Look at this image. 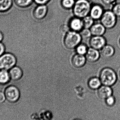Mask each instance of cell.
I'll return each instance as SVG.
<instances>
[{
    "label": "cell",
    "mask_w": 120,
    "mask_h": 120,
    "mask_svg": "<svg viewBox=\"0 0 120 120\" xmlns=\"http://www.w3.org/2000/svg\"><path fill=\"white\" fill-rule=\"evenodd\" d=\"M92 4L89 0H77L72 9L74 16L84 18L89 15Z\"/></svg>",
    "instance_id": "cell-1"
},
{
    "label": "cell",
    "mask_w": 120,
    "mask_h": 120,
    "mask_svg": "<svg viewBox=\"0 0 120 120\" xmlns=\"http://www.w3.org/2000/svg\"><path fill=\"white\" fill-rule=\"evenodd\" d=\"M99 79L103 85L112 86L117 82V75L112 68L106 67L100 72Z\"/></svg>",
    "instance_id": "cell-2"
},
{
    "label": "cell",
    "mask_w": 120,
    "mask_h": 120,
    "mask_svg": "<svg viewBox=\"0 0 120 120\" xmlns=\"http://www.w3.org/2000/svg\"><path fill=\"white\" fill-rule=\"evenodd\" d=\"M82 38L80 34L77 32L69 31L66 34L64 38V44L68 49H73L79 44Z\"/></svg>",
    "instance_id": "cell-3"
},
{
    "label": "cell",
    "mask_w": 120,
    "mask_h": 120,
    "mask_svg": "<svg viewBox=\"0 0 120 120\" xmlns=\"http://www.w3.org/2000/svg\"><path fill=\"white\" fill-rule=\"evenodd\" d=\"M16 63L17 59L13 54L4 53L0 57V70H10L15 66Z\"/></svg>",
    "instance_id": "cell-4"
},
{
    "label": "cell",
    "mask_w": 120,
    "mask_h": 120,
    "mask_svg": "<svg viewBox=\"0 0 120 120\" xmlns=\"http://www.w3.org/2000/svg\"><path fill=\"white\" fill-rule=\"evenodd\" d=\"M101 20V23L108 29L113 28L117 23V16L113 11H107L104 12Z\"/></svg>",
    "instance_id": "cell-5"
},
{
    "label": "cell",
    "mask_w": 120,
    "mask_h": 120,
    "mask_svg": "<svg viewBox=\"0 0 120 120\" xmlns=\"http://www.w3.org/2000/svg\"><path fill=\"white\" fill-rule=\"evenodd\" d=\"M6 98L10 103L17 102L20 97V92L18 88L14 85L7 87L4 91Z\"/></svg>",
    "instance_id": "cell-6"
},
{
    "label": "cell",
    "mask_w": 120,
    "mask_h": 120,
    "mask_svg": "<svg viewBox=\"0 0 120 120\" xmlns=\"http://www.w3.org/2000/svg\"><path fill=\"white\" fill-rule=\"evenodd\" d=\"M48 12L47 5H37L33 11L34 17L38 20L43 19L46 17Z\"/></svg>",
    "instance_id": "cell-7"
},
{
    "label": "cell",
    "mask_w": 120,
    "mask_h": 120,
    "mask_svg": "<svg viewBox=\"0 0 120 120\" xmlns=\"http://www.w3.org/2000/svg\"><path fill=\"white\" fill-rule=\"evenodd\" d=\"M90 44L91 48L101 50L106 45V39L103 36H94L90 39Z\"/></svg>",
    "instance_id": "cell-8"
},
{
    "label": "cell",
    "mask_w": 120,
    "mask_h": 120,
    "mask_svg": "<svg viewBox=\"0 0 120 120\" xmlns=\"http://www.w3.org/2000/svg\"><path fill=\"white\" fill-rule=\"evenodd\" d=\"M104 12L103 8L99 4H95L92 5L89 15L94 20L100 19Z\"/></svg>",
    "instance_id": "cell-9"
},
{
    "label": "cell",
    "mask_w": 120,
    "mask_h": 120,
    "mask_svg": "<svg viewBox=\"0 0 120 120\" xmlns=\"http://www.w3.org/2000/svg\"><path fill=\"white\" fill-rule=\"evenodd\" d=\"M98 95L101 99L105 100L106 98L112 96L113 91L110 86L103 85L98 89Z\"/></svg>",
    "instance_id": "cell-10"
},
{
    "label": "cell",
    "mask_w": 120,
    "mask_h": 120,
    "mask_svg": "<svg viewBox=\"0 0 120 120\" xmlns=\"http://www.w3.org/2000/svg\"><path fill=\"white\" fill-rule=\"evenodd\" d=\"M69 26L70 29L75 31H81L83 27L82 19L75 16L70 20Z\"/></svg>",
    "instance_id": "cell-11"
},
{
    "label": "cell",
    "mask_w": 120,
    "mask_h": 120,
    "mask_svg": "<svg viewBox=\"0 0 120 120\" xmlns=\"http://www.w3.org/2000/svg\"><path fill=\"white\" fill-rule=\"evenodd\" d=\"M86 55V60L91 63L96 62L100 58V54L99 51L98 50L92 48L88 49Z\"/></svg>",
    "instance_id": "cell-12"
},
{
    "label": "cell",
    "mask_w": 120,
    "mask_h": 120,
    "mask_svg": "<svg viewBox=\"0 0 120 120\" xmlns=\"http://www.w3.org/2000/svg\"><path fill=\"white\" fill-rule=\"evenodd\" d=\"M105 27L101 23L94 24L90 28L92 35L94 36H102L106 32Z\"/></svg>",
    "instance_id": "cell-13"
},
{
    "label": "cell",
    "mask_w": 120,
    "mask_h": 120,
    "mask_svg": "<svg viewBox=\"0 0 120 120\" xmlns=\"http://www.w3.org/2000/svg\"><path fill=\"white\" fill-rule=\"evenodd\" d=\"M11 79L13 81H17L21 79L23 75L22 70L20 67L15 66L9 71Z\"/></svg>",
    "instance_id": "cell-14"
},
{
    "label": "cell",
    "mask_w": 120,
    "mask_h": 120,
    "mask_svg": "<svg viewBox=\"0 0 120 120\" xmlns=\"http://www.w3.org/2000/svg\"><path fill=\"white\" fill-rule=\"evenodd\" d=\"M86 57L84 55L77 54L72 58V64L76 68H82L86 63Z\"/></svg>",
    "instance_id": "cell-15"
},
{
    "label": "cell",
    "mask_w": 120,
    "mask_h": 120,
    "mask_svg": "<svg viewBox=\"0 0 120 120\" xmlns=\"http://www.w3.org/2000/svg\"><path fill=\"white\" fill-rule=\"evenodd\" d=\"M101 53L104 58L105 59L110 58L115 54V49L111 45L106 44L101 50Z\"/></svg>",
    "instance_id": "cell-16"
},
{
    "label": "cell",
    "mask_w": 120,
    "mask_h": 120,
    "mask_svg": "<svg viewBox=\"0 0 120 120\" xmlns=\"http://www.w3.org/2000/svg\"><path fill=\"white\" fill-rule=\"evenodd\" d=\"M13 3V0H0V13L9 11L12 8Z\"/></svg>",
    "instance_id": "cell-17"
},
{
    "label": "cell",
    "mask_w": 120,
    "mask_h": 120,
    "mask_svg": "<svg viewBox=\"0 0 120 120\" xmlns=\"http://www.w3.org/2000/svg\"><path fill=\"white\" fill-rule=\"evenodd\" d=\"M100 79L96 77H94L90 79L88 82L89 87L92 90L98 89L101 86Z\"/></svg>",
    "instance_id": "cell-18"
},
{
    "label": "cell",
    "mask_w": 120,
    "mask_h": 120,
    "mask_svg": "<svg viewBox=\"0 0 120 120\" xmlns=\"http://www.w3.org/2000/svg\"><path fill=\"white\" fill-rule=\"evenodd\" d=\"M10 74L8 71H0V84H6L10 82Z\"/></svg>",
    "instance_id": "cell-19"
},
{
    "label": "cell",
    "mask_w": 120,
    "mask_h": 120,
    "mask_svg": "<svg viewBox=\"0 0 120 120\" xmlns=\"http://www.w3.org/2000/svg\"><path fill=\"white\" fill-rule=\"evenodd\" d=\"M15 4L21 8H26L31 6L34 2V0H14Z\"/></svg>",
    "instance_id": "cell-20"
},
{
    "label": "cell",
    "mask_w": 120,
    "mask_h": 120,
    "mask_svg": "<svg viewBox=\"0 0 120 120\" xmlns=\"http://www.w3.org/2000/svg\"><path fill=\"white\" fill-rule=\"evenodd\" d=\"M75 0H61V7L66 10H72L75 2Z\"/></svg>",
    "instance_id": "cell-21"
},
{
    "label": "cell",
    "mask_w": 120,
    "mask_h": 120,
    "mask_svg": "<svg viewBox=\"0 0 120 120\" xmlns=\"http://www.w3.org/2000/svg\"><path fill=\"white\" fill-rule=\"evenodd\" d=\"M83 27L86 29H90L94 25V20L89 15L82 18Z\"/></svg>",
    "instance_id": "cell-22"
},
{
    "label": "cell",
    "mask_w": 120,
    "mask_h": 120,
    "mask_svg": "<svg viewBox=\"0 0 120 120\" xmlns=\"http://www.w3.org/2000/svg\"><path fill=\"white\" fill-rule=\"evenodd\" d=\"M87 50V47L85 44H79L76 47V52L77 54L79 55H84L86 53Z\"/></svg>",
    "instance_id": "cell-23"
},
{
    "label": "cell",
    "mask_w": 120,
    "mask_h": 120,
    "mask_svg": "<svg viewBox=\"0 0 120 120\" xmlns=\"http://www.w3.org/2000/svg\"><path fill=\"white\" fill-rule=\"evenodd\" d=\"M80 36L82 38L87 39L90 38L92 34L90 30L89 29L84 28L80 31Z\"/></svg>",
    "instance_id": "cell-24"
},
{
    "label": "cell",
    "mask_w": 120,
    "mask_h": 120,
    "mask_svg": "<svg viewBox=\"0 0 120 120\" xmlns=\"http://www.w3.org/2000/svg\"><path fill=\"white\" fill-rule=\"evenodd\" d=\"M105 101L106 103L108 106H112L115 103V97L112 95L106 98Z\"/></svg>",
    "instance_id": "cell-25"
},
{
    "label": "cell",
    "mask_w": 120,
    "mask_h": 120,
    "mask_svg": "<svg viewBox=\"0 0 120 120\" xmlns=\"http://www.w3.org/2000/svg\"><path fill=\"white\" fill-rule=\"evenodd\" d=\"M112 11L117 17H120V3L117 4L114 6Z\"/></svg>",
    "instance_id": "cell-26"
},
{
    "label": "cell",
    "mask_w": 120,
    "mask_h": 120,
    "mask_svg": "<svg viewBox=\"0 0 120 120\" xmlns=\"http://www.w3.org/2000/svg\"><path fill=\"white\" fill-rule=\"evenodd\" d=\"M69 26L64 24L61 25L60 27V31L61 33L62 34H67V33L70 31V29Z\"/></svg>",
    "instance_id": "cell-27"
},
{
    "label": "cell",
    "mask_w": 120,
    "mask_h": 120,
    "mask_svg": "<svg viewBox=\"0 0 120 120\" xmlns=\"http://www.w3.org/2000/svg\"><path fill=\"white\" fill-rule=\"evenodd\" d=\"M51 0H34V2L37 5H47Z\"/></svg>",
    "instance_id": "cell-28"
},
{
    "label": "cell",
    "mask_w": 120,
    "mask_h": 120,
    "mask_svg": "<svg viewBox=\"0 0 120 120\" xmlns=\"http://www.w3.org/2000/svg\"><path fill=\"white\" fill-rule=\"evenodd\" d=\"M5 48L3 44L0 42V57L4 53Z\"/></svg>",
    "instance_id": "cell-29"
},
{
    "label": "cell",
    "mask_w": 120,
    "mask_h": 120,
    "mask_svg": "<svg viewBox=\"0 0 120 120\" xmlns=\"http://www.w3.org/2000/svg\"><path fill=\"white\" fill-rule=\"evenodd\" d=\"M105 5H111L112 4L114 3L116 0H101Z\"/></svg>",
    "instance_id": "cell-30"
},
{
    "label": "cell",
    "mask_w": 120,
    "mask_h": 120,
    "mask_svg": "<svg viewBox=\"0 0 120 120\" xmlns=\"http://www.w3.org/2000/svg\"><path fill=\"white\" fill-rule=\"evenodd\" d=\"M5 98V96L4 94L0 91V104H1L4 102Z\"/></svg>",
    "instance_id": "cell-31"
},
{
    "label": "cell",
    "mask_w": 120,
    "mask_h": 120,
    "mask_svg": "<svg viewBox=\"0 0 120 120\" xmlns=\"http://www.w3.org/2000/svg\"><path fill=\"white\" fill-rule=\"evenodd\" d=\"M4 37V36L3 34L0 31V42H1L3 40Z\"/></svg>",
    "instance_id": "cell-32"
},
{
    "label": "cell",
    "mask_w": 120,
    "mask_h": 120,
    "mask_svg": "<svg viewBox=\"0 0 120 120\" xmlns=\"http://www.w3.org/2000/svg\"><path fill=\"white\" fill-rule=\"evenodd\" d=\"M72 120H82L81 119H79V118H75V119H73Z\"/></svg>",
    "instance_id": "cell-33"
},
{
    "label": "cell",
    "mask_w": 120,
    "mask_h": 120,
    "mask_svg": "<svg viewBox=\"0 0 120 120\" xmlns=\"http://www.w3.org/2000/svg\"><path fill=\"white\" fill-rule=\"evenodd\" d=\"M119 44H120V39H119Z\"/></svg>",
    "instance_id": "cell-34"
},
{
    "label": "cell",
    "mask_w": 120,
    "mask_h": 120,
    "mask_svg": "<svg viewBox=\"0 0 120 120\" xmlns=\"http://www.w3.org/2000/svg\"></svg>",
    "instance_id": "cell-35"
},
{
    "label": "cell",
    "mask_w": 120,
    "mask_h": 120,
    "mask_svg": "<svg viewBox=\"0 0 120 120\" xmlns=\"http://www.w3.org/2000/svg\"></svg>",
    "instance_id": "cell-36"
},
{
    "label": "cell",
    "mask_w": 120,
    "mask_h": 120,
    "mask_svg": "<svg viewBox=\"0 0 120 120\" xmlns=\"http://www.w3.org/2000/svg\"></svg>",
    "instance_id": "cell-37"
}]
</instances>
